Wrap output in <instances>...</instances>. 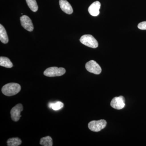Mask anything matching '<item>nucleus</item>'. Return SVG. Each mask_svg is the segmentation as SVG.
<instances>
[{"instance_id":"nucleus-3","label":"nucleus","mask_w":146,"mask_h":146,"mask_svg":"<svg viewBox=\"0 0 146 146\" xmlns=\"http://www.w3.org/2000/svg\"><path fill=\"white\" fill-rule=\"evenodd\" d=\"M66 70L64 68H58L56 67H50L47 68L44 72L45 76L48 77L60 76L65 74Z\"/></svg>"},{"instance_id":"nucleus-12","label":"nucleus","mask_w":146,"mask_h":146,"mask_svg":"<svg viewBox=\"0 0 146 146\" xmlns=\"http://www.w3.org/2000/svg\"><path fill=\"white\" fill-rule=\"evenodd\" d=\"M0 65L6 68H11L13 67L12 62L8 58L1 56L0 57Z\"/></svg>"},{"instance_id":"nucleus-8","label":"nucleus","mask_w":146,"mask_h":146,"mask_svg":"<svg viewBox=\"0 0 146 146\" xmlns=\"http://www.w3.org/2000/svg\"><path fill=\"white\" fill-rule=\"evenodd\" d=\"M21 25L28 31L31 32L33 30L34 27L31 19L28 16L24 15L21 17Z\"/></svg>"},{"instance_id":"nucleus-11","label":"nucleus","mask_w":146,"mask_h":146,"mask_svg":"<svg viewBox=\"0 0 146 146\" xmlns=\"http://www.w3.org/2000/svg\"><path fill=\"white\" fill-rule=\"evenodd\" d=\"M0 40L3 44H7L9 42L8 35L3 26L0 25Z\"/></svg>"},{"instance_id":"nucleus-2","label":"nucleus","mask_w":146,"mask_h":146,"mask_svg":"<svg viewBox=\"0 0 146 146\" xmlns=\"http://www.w3.org/2000/svg\"><path fill=\"white\" fill-rule=\"evenodd\" d=\"M80 41L82 44L90 48H96L98 46V43L94 36L91 35H85L81 36Z\"/></svg>"},{"instance_id":"nucleus-17","label":"nucleus","mask_w":146,"mask_h":146,"mask_svg":"<svg viewBox=\"0 0 146 146\" xmlns=\"http://www.w3.org/2000/svg\"><path fill=\"white\" fill-rule=\"evenodd\" d=\"M138 27L141 30H146V21L141 22L138 24Z\"/></svg>"},{"instance_id":"nucleus-4","label":"nucleus","mask_w":146,"mask_h":146,"mask_svg":"<svg viewBox=\"0 0 146 146\" xmlns=\"http://www.w3.org/2000/svg\"><path fill=\"white\" fill-rule=\"evenodd\" d=\"M107 122L105 120L93 121L90 122L88 124L89 129L94 132H98L104 129L106 126Z\"/></svg>"},{"instance_id":"nucleus-5","label":"nucleus","mask_w":146,"mask_h":146,"mask_svg":"<svg viewBox=\"0 0 146 146\" xmlns=\"http://www.w3.org/2000/svg\"><path fill=\"white\" fill-rule=\"evenodd\" d=\"M85 68L89 72L95 74H100L102 72V69L100 65L94 60H91L86 63Z\"/></svg>"},{"instance_id":"nucleus-10","label":"nucleus","mask_w":146,"mask_h":146,"mask_svg":"<svg viewBox=\"0 0 146 146\" xmlns=\"http://www.w3.org/2000/svg\"><path fill=\"white\" fill-rule=\"evenodd\" d=\"M59 5L63 12L68 14H71L73 12L72 6L67 0H59Z\"/></svg>"},{"instance_id":"nucleus-9","label":"nucleus","mask_w":146,"mask_h":146,"mask_svg":"<svg viewBox=\"0 0 146 146\" xmlns=\"http://www.w3.org/2000/svg\"><path fill=\"white\" fill-rule=\"evenodd\" d=\"M101 3L98 1L94 2L88 9L89 13L93 16H98L100 14V8Z\"/></svg>"},{"instance_id":"nucleus-16","label":"nucleus","mask_w":146,"mask_h":146,"mask_svg":"<svg viewBox=\"0 0 146 146\" xmlns=\"http://www.w3.org/2000/svg\"><path fill=\"white\" fill-rule=\"evenodd\" d=\"M26 1L31 10L33 12H36L38 10V7L36 0H26Z\"/></svg>"},{"instance_id":"nucleus-14","label":"nucleus","mask_w":146,"mask_h":146,"mask_svg":"<svg viewBox=\"0 0 146 146\" xmlns=\"http://www.w3.org/2000/svg\"><path fill=\"white\" fill-rule=\"evenodd\" d=\"M22 143V141L18 138H9L7 141V145L8 146H18Z\"/></svg>"},{"instance_id":"nucleus-13","label":"nucleus","mask_w":146,"mask_h":146,"mask_svg":"<svg viewBox=\"0 0 146 146\" xmlns=\"http://www.w3.org/2000/svg\"><path fill=\"white\" fill-rule=\"evenodd\" d=\"M40 144L44 146H52L53 145L52 138L49 136L43 137L40 140Z\"/></svg>"},{"instance_id":"nucleus-7","label":"nucleus","mask_w":146,"mask_h":146,"mask_svg":"<svg viewBox=\"0 0 146 146\" xmlns=\"http://www.w3.org/2000/svg\"><path fill=\"white\" fill-rule=\"evenodd\" d=\"M23 110V105L21 104L16 105L11 110V118L14 121H18L21 117V112Z\"/></svg>"},{"instance_id":"nucleus-6","label":"nucleus","mask_w":146,"mask_h":146,"mask_svg":"<svg viewBox=\"0 0 146 146\" xmlns=\"http://www.w3.org/2000/svg\"><path fill=\"white\" fill-rule=\"evenodd\" d=\"M125 99L122 96L115 97L111 101L110 105L115 109L121 110L125 106Z\"/></svg>"},{"instance_id":"nucleus-1","label":"nucleus","mask_w":146,"mask_h":146,"mask_svg":"<svg viewBox=\"0 0 146 146\" xmlns=\"http://www.w3.org/2000/svg\"><path fill=\"white\" fill-rule=\"evenodd\" d=\"M20 84L16 83H9L3 86L2 92L4 95L7 96H11L18 94L21 90Z\"/></svg>"},{"instance_id":"nucleus-15","label":"nucleus","mask_w":146,"mask_h":146,"mask_svg":"<svg viewBox=\"0 0 146 146\" xmlns=\"http://www.w3.org/2000/svg\"><path fill=\"white\" fill-rule=\"evenodd\" d=\"M50 108L54 110H58L63 108L64 104L61 102L58 101L55 103H50L48 104Z\"/></svg>"}]
</instances>
